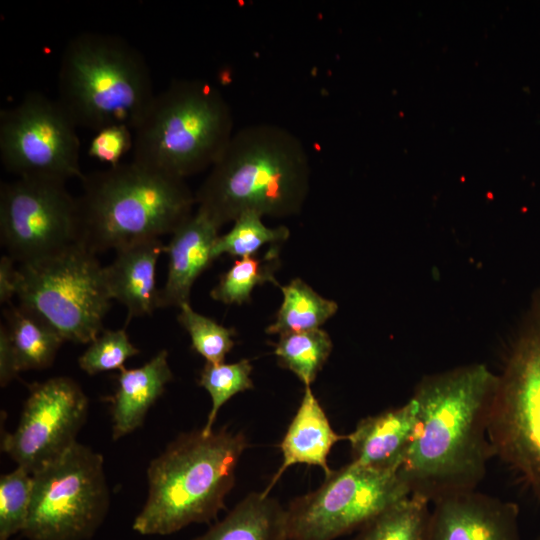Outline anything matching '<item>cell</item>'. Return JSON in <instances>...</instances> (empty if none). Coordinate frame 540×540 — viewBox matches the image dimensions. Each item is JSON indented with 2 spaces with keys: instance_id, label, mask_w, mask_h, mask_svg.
Masks as SVG:
<instances>
[{
  "instance_id": "1f68e13d",
  "label": "cell",
  "mask_w": 540,
  "mask_h": 540,
  "mask_svg": "<svg viewBox=\"0 0 540 540\" xmlns=\"http://www.w3.org/2000/svg\"><path fill=\"white\" fill-rule=\"evenodd\" d=\"M16 358L4 324L0 326V384L8 385L19 373Z\"/></svg>"
},
{
  "instance_id": "44dd1931",
  "label": "cell",
  "mask_w": 540,
  "mask_h": 540,
  "mask_svg": "<svg viewBox=\"0 0 540 540\" xmlns=\"http://www.w3.org/2000/svg\"><path fill=\"white\" fill-rule=\"evenodd\" d=\"M6 328L19 371L51 366L64 339L46 322L22 306L9 304Z\"/></svg>"
},
{
  "instance_id": "7a4b0ae2",
  "label": "cell",
  "mask_w": 540,
  "mask_h": 540,
  "mask_svg": "<svg viewBox=\"0 0 540 540\" xmlns=\"http://www.w3.org/2000/svg\"><path fill=\"white\" fill-rule=\"evenodd\" d=\"M310 181L299 137L277 124L255 123L234 132L195 200L220 227L247 211L283 218L301 212Z\"/></svg>"
},
{
  "instance_id": "9c48e42d",
  "label": "cell",
  "mask_w": 540,
  "mask_h": 540,
  "mask_svg": "<svg viewBox=\"0 0 540 540\" xmlns=\"http://www.w3.org/2000/svg\"><path fill=\"white\" fill-rule=\"evenodd\" d=\"M22 534L28 540H89L105 520L110 493L100 453L76 442L32 474Z\"/></svg>"
},
{
  "instance_id": "ba28073f",
  "label": "cell",
  "mask_w": 540,
  "mask_h": 540,
  "mask_svg": "<svg viewBox=\"0 0 540 540\" xmlns=\"http://www.w3.org/2000/svg\"><path fill=\"white\" fill-rule=\"evenodd\" d=\"M19 305L51 326L64 341L92 342L111 307L104 267L96 254L74 244L54 255L20 264Z\"/></svg>"
},
{
  "instance_id": "e0dca14e",
  "label": "cell",
  "mask_w": 540,
  "mask_h": 540,
  "mask_svg": "<svg viewBox=\"0 0 540 540\" xmlns=\"http://www.w3.org/2000/svg\"><path fill=\"white\" fill-rule=\"evenodd\" d=\"M115 251L116 256L104 267V273L111 298L127 308V324L134 317L150 315L158 309L156 265L164 245L159 238H153Z\"/></svg>"
},
{
  "instance_id": "3957f363",
  "label": "cell",
  "mask_w": 540,
  "mask_h": 540,
  "mask_svg": "<svg viewBox=\"0 0 540 540\" xmlns=\"http://www.w3.org/2000/svg\"><path fill=\"white\" fill-rule=\"evenodd\" d=\"M77 244L94 254L172 234L196 204L184 179L135 161L84 174Z\"/></svg>"
},
{
  "instance_id": "4dcf8cb0",
  "label": "cell",
  "mask_w": 540,
  "mask_h": 540,
  "mask_svg": "<svg viewBox=\"0 0 540 540\" xmlns=\"http://www.w3.org/2000/svg\"><path fill=\"white\" fill-rule=\"evenodd\" d=\"M134 132L124 125H113L95 132L88 147V155L100 162L116 166L133 149Z\"/></svg>"
},
{
  "instance_id": "9a60e30c",
  "label": "cell",
  "mask_w": 540,
  "mask_h": 540,
  "mask_svg": "<svg viewBox=\"0 0 540 540\" xmlns=\"http://www.w3.org/2000/svg\"><path fill=\"white\" fill-rule=\"evenodd\" d=\"M221 227L205 212L197 209L173 233L164 253L168 255V273L159 289L158 309L180 307L189 302L192 286L214 261L213 248Z\"/></svg>"
},
{
  "instance_id": "d6a6232c",
  "label": "cell",
  "mask_w": 540,
  "mask_h": 540,
  "mask_svg": "<svg viewBox=\"0 0 540 540\" xmlns=\"http://www.w3.org/2000/svg\"><path fill=\"white\" fill-rule=\"evenodd\" d=\"M15 261L7 254L0 259V302L10 304L11 298L17 293L18 268Z\"/></svg>"
},
{
  "instance_id": "5bb4252c",
  "label": "cell",
  "mask_w": 540,
  "mask_h": 540,
  "mask_svg": "<svg viewBox=\"0 0 540 540\" xmlns=\"http://www.w3.org/2000/svg\"><path fill=\"white\" fill-rule=\"evenodd\" d=\"M432 505L427 540H521L514 502L473 490Z\"/></svg>"
},
{
  "instance_id": "277c9868",
  "label": "cell",
  "mask_w": 540,
  "mask_h": 540,
  "mask_svg": "<svg viewBox=\"0 0 540 540\" xmlns=\"http://www.w3.org/2000/svg\"><path fill=\"white\" fill-rule=\"evenodd\" d=\"M247 447L242 432L226 428L182 433L147 469L148 494L132 528L141 535H170L216 518L235 482Z\"/></svg>"
},
{
  "instance_id": "484cf974",
  "label": "cell",
  "mask_w": 540,
  "mask_h": 540,
  "mask_svg": "<svg viewBox=\"0 0 540 540\" xmlns=\"http://www.w3.org/2000/svg\"><path fill=\"white\" fill-rule=\"evenodd\" d=\"M289 236L288 227H268L263 223L260 214L247 211L233 221V226L227 233L218 236L213 248V258L215 260L223 254L236 259L254 256L263 245L284 242Z\"/></svg>"
},
{
  "instance_id": "7402d4cb",
  "label": "cell",
  "mask_w": 540,
  "mask_h": 540,
  "mask_svg": "<svg viewBox=\"0 0 540 540\" xmlns=\"http://www.w3.org/2000/svg\"><path fill=\"white\" fill-rule=\"evenodd\" d=\"M279 288L283 300L275 321L265 330L267 334L280 336L318 329L338 310L335 301L322 297L300 278Z\"/></svg>"
},
{
  "instance_id": "f1b7e54d",
  "label": "cell",
  "mask_w": 540,
  "mask_h": 540,
  "mask_svg": "<svg viewBox=\"0 0 540 540\" xmlns=\"http://www.w3.org/2000/svg\"><path fill=\"white\" fill-rule=\"evenodd\" d=\"M33 479L24 468L0 477V540L23 532L31 504Z\"/></svg>"
},
{
  "instance_id": "52a82bcc",
  "label": "cell",
  "mask_w": 540,
  "mask_h": 540,
  "mask_svg": "<svg viewBox=\"0 0 540 540\" xmlns=\"http://www.w3.org/2000/svg\"><path fill=\"white\" fill-rule=\"evenodd\" d=\"M488 433L494 456L540 502V293L497 375Z\"/></svg>"
},
{
  "instance_id": "8fae6325",
  "label": "cell",
  "mask_w": 540,
  "mask_h": 540,
  "mask_svg": "<svg viewBox=\"0 0 540 540\" xmlns=\"http://www.w3.org/2000/svg\"><path fill=\"white\" fill-rule=\"evenodd\" d=\"M77 126L57 99L29 92L0 112V159L17 177H84Z\"/></svg>"
},
{
  "instance_id": "4fadbf2b",
  "label": "cell",
  "mask_w": 540,
  "mask_h": 540,
  "mask_svg": "<svg viewBox=\"0 0 540 540\" xmlns=\"http://www.w3.org/2000/svg\"><path fill=\"white\" fill-rule=\"evenodd\" d=\"M89 402L80 385L60 376L30 386L17 428L2 450L30 474L66 452L84 425Z\"/></svg>"
},
{
  "instance_id": "83f0119b",
  "label": "cell",
  "mask_w": 540,
  "mask_h": 540,
  "mask_svg": "<svg viewBox=\"0 0 540 540\" xmlns=\"http://www.w3.org/2000/svg\"><path fill=\"white\" fill-rule=\"evenodd\" d=\"M177 320L188 332L191 346L207 363L220 364L234 347L236 331L196 312L190 302L182 304Z\"/></svg>"
},
{
  "instance_id": "2e32d148",
  "label": "cell",
  "mask_w": 540,
  "mask_h": 540,
  "mask_svg": "<svg viewBox=\"0 0 540 540\" xmlns=\"http://www.w3.org/2000/svg\"><path fill=\"white\" fill-rule=\"evenodd\" d=\"M418 406L411 397L404 405L361 419L346 439L351 462L372 470L398 471L415 435Z\"/></svg>"
},
{
  "instance_id": "603a6c76",
  "label": "cell",
  "mask_w": 540,
  "mask_h": 540,
  "mask_svg": "<svg viewBox=\"0 0 540 540\" xmlns=\"http://www.w3.org/2000/svg\"><path fill=\"white\" fill-rule=\"evenodd\" d=\"M430 504L410 494L367 522L352 540H427Z\"/></svg>"
},
{
  "instance_id": "836d02e7",
  "label": "cell",
  "mask_w": 540,
  "mask_h": 540,
  "mask_svg": "<svg viewBox=\"0 0 540 540\" xmlns=\"http://www.w3.org/2000/svg\"><path fill=\"white\" fill-rule=\"evenodd\" d=\"M535 540H540V534L537 536V538Z\"/></svg>"
},
{
  "instance_id": "ffe728a7",
  "label": "cell",
  "mask_w": 540,
  "mask_h": 540,
  "mask_svg": "<svg viewBox=\"0 0 540 540\" xmlns=\"http://www.w3.org/2000/svg\"><path fill=\"white\" fill-rule=\"evenodd\" d=\"M193 540H288L286 509L269 495L251 493Z\"/></svg>"
},
{
  "instance_id": "6da1fadb",
  "label": "cell",
  "mask_w": 540,
  "mask_h": 540,
  "mask_svg": "<svg viewBox=\"0 0 540 540\" xmlns=\"http://www.w3.org/2000/svg\"><path fill=\"white\" fill-rule=\"evenodd\" d=\"M497 375L470 364L424 377L412 398L418 421L398 470L410 493L433 503L476 490L494 456L489 418Z\"/></svg>"
},
{
  "instance_id": "5b68a950",
  "label": "cell",
  "mask_w": 540,
  "mask_h": 540,
  "mask_svg": "<svg viewBox=\"0 0 540 540\" xmlns=\"http://www.w3.org/2000/svg\"><path fill=\"white\" fill-rule=\"evenodd\" d=\"M156 93L143 55L124 38L83 32L66 44L58 73V102L77 127L113 125L133 131Z\"/></svg>"
},
{
  "instance_id": "ac0fdd59",
  "label": "cell",
  "mask_w": 540,
  "mask_h": 540,
  "mask_svg": "<svg viewBox=\"0 0 540 540\" xmlns=\"http://www.w3.org/2000/svg\"><path fill=\"white\" fill-rule=\"evenodd\" d=\"M343 439L346 436L334 431L311 387L305 386L297 412L279 445L283 455L282 464L262 493L269 495L273 486L292 465L319 466L325 476L329 475L332 470L328 466L327 457L335 443Z\"/></svg>"
},
{
  "instance_id": "d4e9b609",
  "label": "cell",
  "mask_w": 540,
  "mask_h": 540,
  "mask_svg": "<svg viewBox=\"0 0 540 540\" xmlns=\"http://www.w3.org/2000/svg\"><path fill=\"white\" fill-rule=\"evenodd\" d=\"M333 349L329 334L321 329L286 333L279 336L274 354L279 366L293 372L310 386L328 360Z\"/></svg>"
},
{
  "instance_id": "4316f807",
  "label": "cell",
  "mask_w": 540,
  "mask_h": 540,
  "mask_svg": "<svg viewBox=\"0 0 540 540\" xmlns=\"http://www.w3.org/2000/svg\"><path fill=\"white\" fill-rule=\"evenodd\" d=\"M252 365L248 359L235 363H205L198 385L210 395L212 406L207 421L201 429L204 435L213 432V425L220 408L234 395L254 387L251 379Z\"/></svg>"
},
{
  "instance_id": "8992f818",
  "label": "cell",
  "mask_w": 540,
  "mask_h": 540,
  "mask_svg": "<svg viewBox=\"0 0 540 540\" xmlns=\"http://www.w3.org/2000/svg\"><path fill=\"white\" fill-rule=\"evenodd\" d=\"M133 132V161L185 180L222 154L234 134L233 114L213 84L176 79L155 95Z\"/></svg>"
},
{
  "instance_id": "cb8c5ba5",
  "label": "cell",
  "mask_w": 540,
  "mask_h": 540,
  "mask_svg": "<svg viewBox=\"0 0 540 540\" xmlns=\"http://www.w3.org/2000/svg\"><path fill=\"white\" fill-rule=\"evenodd\" d=\"M277 245H272L262 258L249 256L236 259L211 290V298L227 305H241L251 301V293L257 286L270 282L280 287L275 278L280 265Z\"/></svg>"
},
{
  "instance_id": "d6986e66",
  "label": "cell",
  "mask_w": 540,
  "mask_h": 540,
  "mask_svg": "<svg viewBox=\"0 0 540 540\" xmlns=\"http://www.w3.org/2000/svg\"><path fill=\"white\" fill-rule=\"evenodd\" d=\"M173 374L168 352L159 351L144 365L119 370L118 387L112 397V438L118 440L142 426L147 412L165 391Z\"/></svg>"
},
{
  "instance_id": "30bf717a",
  "label": "cell",
  "mask_w": 540,
  "mask_h": 540,
  "mask_svg": "<svg viewBox=\"0 0 540 540\" xmlns=\"http://www.w3.org/2000/svg\"><path fill=\"white\" fill-rule=\"evenodd\" d=\"M410 494L398 471H376L350 462L289 504L288 540H334L358 531Z\"/></svg>"
},
{
  "instance_id": "f546056e",
  "label": "cell",
  "mask_w": 540,
  "mask_h": 540,
  "mask_svg": "<svg viewBox=\"0 0 540 540\" xmlns=\"http://www.w3.org/2000/svg\"><path fill=\"white\" fill-rule=\"evenodd\" d=\"M126 330H103L79 357V367L88 375L121 370L125 362L139 354Z\"/></svg>"
},
{
  "instance_id": "7c38bea8",
  "label": "cell",
  "mask_w": 540,
  "mask_h": 540,
  "mask_svg": "<svg viewBox=\"0 0 540 540\" xmlns=\"http://www.w3.org/2000/svg\"><path fill=\"white\" fill-rule=\"evenodd\" d=\"M65 183L35 177L1 183V244L15 262L36 261L77 244L76 198Z\"/></svg>"
}]
</instances>
